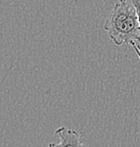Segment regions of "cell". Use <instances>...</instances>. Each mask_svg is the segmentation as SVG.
Returning a JSON list of instances; mask_svg holds the SVG:
<instances>
[{
	"label": "cell",
	"mask_w": 140,
	"mask_h": 147,
	"mask_svg": "<svg viewBox=\"0 0 140 147\" xmlns=\"http://www.w3.org/2000/svg\"><path fill=\"white\" fill-rule=\"evenodd\" d=\"M103 28L116 46L140 44L137 12L130 0H116L105 19Z\"/></svg>",
	"instance_id": "1"
},
{
	"label": "cell",
	"mask_w": 140,
	"mask_h": 147,
	"mask_svg": "<svg viewBox=\"0 0 140 147\" xmlns=\"http://www.w3.org/2000/svg\"><path fill=\"white\" fill-rule=\"evenodd\" d=\"M55 135L60 139V142H51L48 147H87L81 141L79 133L73 128L61 126L55 130Z\"/></svg>",
	"instance_id": "2"
},
{
	"label": "cell",
	"mask_w": 140,
	"mask_h": 147,
	"mask_svg": "<svg viewBox=\"0 0 140 147\" xmlns=\"http://www.w3.org/2000/svg\"><path fill=\"white\" fill-rule=\"evenodd\" d=\"M134 5L135 9L137 12V18H138V23H139V28H140V0H130ZM140 45V44H139Z\"/></svg>",
	"instance_id": "3"
},
{
	"label": "cell",
	"mask_w": 140,
	"mask_h": 147,
	"mask_svg": "<svg viewBox=\"0 0 140 147\" xmlns=\"http://www.w3.org/2000/svg\"><path fill=\"white\" fill-rule=\"evenodd\" d=\"M131 46H132V48L134 49L135 53L137 54V56H138V58H139V60H140V45H138V44H132Z\"/></svg>",
	"instance_id": "4"
}]
</instances>
